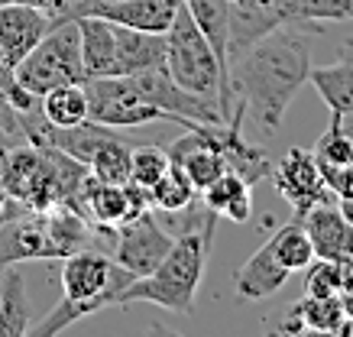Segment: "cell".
<instances>
[{
  "label": "cell",
  "instance_id": "cell-1",
  "mask_svg": "<svg viewBox=\"0 0 353 337\" xmlns=\"http://www.w3.org/2000/svg\"><path fill=\"white\" fill-rule=\"evenodd\" d=\"M308 75L311 43L305 26H279L230 59L234 94L243 98L246 110L266 133L282 130L289 104L308 85Z\"/></svg>",
  "mask_w": 353,
  "mask_h": 337
},
{
  "label": "cell",
  "instance_id": "cell-2",
  "mask_svg": "<svg viewBox=\"0 0 353 337\" xmlns=\"http://www.w3.org/2000/svg\"><path fill=\"white\" fill-rule=\"evenodd\" d=\"M214 224H217V214L208 211V218L201 224L182 230V237H175L172 250L165 253V260L150 276L133 279L120 292L114 308H123L130 302H152L159 308L175 312V315H192L194 295L201 289L204 269H208V260H211Z\"/></svg>",
  "mask_w": 353,
  "mask_h": 337
},
{
  "label": "cell",
  "instance_id": "cell-3",
  "mask_svg": "<svg viewBox=\"0 0 353 337\" xmlns=\"http://www.w3.org/2000/svg\"><path fill=\"white\" fill-rule=\"evenodd\" d=\"M165 72L185 91L214 101L224 120L234 117V88L224 78L214 49L204 39V33L198 30V23L192 20L185 3H179L175 20L165 33Z\"/></svg>",
  "mask_w": 353,
  "mask_h": 337
},
{
  "label": "cell",
  "instance_id": "cell-4",
  "mask_svg": "<svg viewBox=\"0 0 353 337\" xmlns=\"http://www.w3.org/2000/svg\"><path fill=\"white\" fill-rule=\"evenodd\" d=\"M17 85L30 94L43 98L46 91L59 85H85V62H81V43H78V23L62 20L43 36V43L26 52L13 65Z\"/></svg>",
  "mask_w": 353,
  "mask_h": 337
},
{
  "label": "cell",
  "instance_id": "cell-5",
  "mask_svg": "<svg viewBox=\"0 0 353 337\" xmlns=\"http://www.w3.org/2000/svg\"><path fill=\"white\" fill-rule=\"evenodd\" d=\"M137 276H130L123 266L114 263V256L104 250H81L65 256L62 263V298L85 305L91 315L114 308L120 292L133 283Z\"/></svg>",
  "mask_w": 353,
  "mask_h": 337
},
{
  "label": "cell",
  "instance_id": "cell-6",
  "mask_svg": "<svg viewBox=\"0 0 353 337\" xmlns=\"http://www.w3.org/2000/svg\"><path fill=\"white\" fill-rule=\"evenodd\" d=\"M88 120L114 127V130H133L146 123H175L165 110H159L152 101L139 94V88L127 75H104L88 78Z\"/></svg>",
  "mask_w": 353,
  "mask_h": 337
},
{
  "label": "cell",
  "instance_id": "cell-7",
  "mask_svg": "<svg viewBox=\"0 0 353 337\" xmlns=\"http://www.w3.org/2000/svg\"><path fill=\"white\" fill-rule=\"evenodd\" d=\"M127 78L139 88L143 98L152 101V104L159 110H165L169 117H175V123H179L182 130H192L194 123H227V120L221 117V108H217L214 101L185 91V88L165 72V65L143 68V72H133V75H127Z\"/></svg>",
  "mask_w": 353,
  "mask_h": 337
},
{
  "label": "cell",
  "instance_id": "cell-8",
  "mask_svg": "<svg viewBox=\"0 0 353 337\" xmlns=\"http://www.w3.org/2000/svg\"><path fill=\"white\" fill-rule=\"evenodd\" d=\"M172 243H175V237L156 221V211H143V214H137L133 221L117 227L110 256H114L117 266H123L130 276L139 279V276H150L165 260Z\"/></svg>",
  "mask_w": 353,
  "mask_h": 337
},
{
  "label": "cell",
  "instance_id": "cell-9",
  "mask_svg": "<svg viewBox=\"0 0 353 337\" xmlns=\"http://www.w3.org/2000/svg\"><path fill=\"white\" fill-rule=\"evenodd\" d=\"M32 260H49L46 256V211H32L7 195L0 205V269Z\"/></svg>",
  "mask_w": 353,
  "mask_h": 337
},
{
  "label": "cell",
  "instance_id": "cell-10",
  "mask_svg": "<svg viewBox=\"0 0 353 337\" xmlns=\"http://www.w3.org/2000/svg\"><path fill=\"white\" fill-rule=\"evenodd\" d=\"M269 178L276 182L279 195L295 207V214H305L308 207L321 205V201H337V198L327 192V185H324L314 152L299 150V146L289 150L272 165V175H269Z\"/></svg>",
  "mask_w": 353,
  "mask_h": 337
},
{
  "label": "cell",
  "instance_id": "cell-11",
  "mask_svg": "<svg viewBox=\"0 0 353 337\" xmlns=\"http://www.w3.org/2000/svg\"><path fill=\"white\" fill-rule=\"evenodd\" d=\"M169 159L182 165V172L192 178V185L201 195L214 178L227 172V159L211 140V123H194L192 130H185L179 140L169 146Z\"/></svg>",
  "mask_w": 353,
  "mask_h": 337
},
{
  "label": "cell",
  "instance_id": "cell-12",
  "mask_svg": "<svg viewBox=\"0 0 353 337\" xmlns=\"http://www.w3.org/2000/svg\"><path fill=\"white\" fill-rule=\"evenodd\" d=\"M55 26V20L30 3H0V55L7 65H17L23 55L43 43V36Z\"/></svg>",
  "mask_w": 353,
  "mask_h": 337
},
{
  "label": "cell",
  "instance_id": "cell-13",
  "mask_svg": "<svg viewBox=\"0 0 353 337\" xmlns=\"http://www.w3.org/2000/svg\"><path fill=\"white\" fill-rule=\"evenodd\" d=\"M285 334H331V337H350L353 321L343 315L341 295H301L299 302L292 305L289 318L282 321Z\"/></svg>",
  "mask_w": 353,
  "mask_h": 337
},
{
  "label": "cell",
  "instance_id": "cell-14",
  "mask_svg": "<svg viewBox=\"0 0 353 337\" xmlns=\"http://www.w3.org/2000/svg\"><path fill=\"white\" fill-rule=\"evenodd\" d=\"M301 221V227L308 234L314 256L321 260H337L353 253V227L347 224V218L341 214L337 201H321V205L308 207L305 214H295Z\"/></svg>",
  "mask_w": 353,
  "mask_h": 337
},
{
  "label": "cell",
  "instance_id": "cell-15",
  "mask_svg": "<svg viewBox=\"0 0 353 337\" xmlns=\"http://www.w3.org/2000/svg\"><path fill=\"white\" fill-rule=\"evenodd\" d=\"M308 81L327 104L331 120H341L343 127L353 133V43H347V52H343L341 62L311 65Z\"/></svg>",
  "mask_w": 353,
  "mask_h": 337
},
{
  "label": "cell",
  "instance_id": "cell-16",
  "mask_svg": "<svg viewBox=\"0 0 353 337\" xmlns=\"http://www.w3.org/2000/svg\"><path fill=\"white\" fill-rule=\"evenodd\" d=\"M97 247V224L78 214L72 207L55 205L46 211V256L65 260L72 253L94 250Z\"/></svg>",
  "mask_w": 353,
  "mask_h": 337
},
{
  "label": "cell",
  "instance_id": "cell-17",
  "mask_svg": "<svg viewBox=\"0 0 353 337\" xmlns=\"http://www.w3.org/2000/svg\"><path fill=\"white\" fill-rule=\"evenodd\" d=\"M292 272L276 260V253L269 247V240L259 247L250 260L240 266L234 279V292L246 302H263V298H272L276 292H282V285L289 283Z\"/></svg>",
  "mask_w": 353,
  "mask_h": 337
},
{
  "label": "cell",
  "instance_id": "cell-18",
  "mask_svg": "<svg viewBox=\"0 0 353 337\" xmlns=\"http://www.w3.org/2000/svg\"><path fill=\"white\" fill-rule=\"evenodd\" d=\"M114 75H133L143 68L165 65V33H143L114 23Z\"/></svg>",
  "mask_w": 353,
  "mask_h": 337
},
{
  "label": "cell",
  "instance_id": "cell-19",
  "mask_svg": "<svg viewBox=\"0 0 353 337\" xmlns=\"http://www.w3.org/2000/svg\"><path fill=\"white\" fill-rule=\"evenodd\" d=\"M179 3L182 0H110L94 17H104L130 30H143V33H169Z\"/></svg>",
  "mask_w": 353,
  "mask_h": 337
},
{
  "label": "cell",
  "instance_id": "cell-20",
  "mask_svg": "<svg viewBox=\"0 0 353 337\" xmlns=\"http://www.w3.org/2000/svg\"><path fill=\"white\" fill-rule=\"evenodd\" d=\"M32 327L30 292L20 263L0 269V337H26Z\"/></svg>",
  "mask_w": 353,
  "mask_h": 337
},
{
  "label": "cell",
  "instance_id": "cell-21",
  "mask_svg": "<svg viewBox=\"0 0 353 337\" xmlns=\"http://www.w3.org/2000/svg\"><path fill=\"white\" fill-rule=\"evenodd\" d=\"M78 23V43H81V62L88 78L114 75V23L104 17H75Z\"/></svg>",
  "mask_w": 353,
  "mask_h": 337
},
{
  "label": "cell",
  "instance_id": "cell-22",
  "mask_svg": "<svg viewBox=\"0 0 353 337\" xmlns=\"http://www.w3.org/2000/svg\"><path fill=\"white\" fill-rule=\"evenodd\" d=\"M201 198L211 214L234 221V224H243L253 214V185L246 182L243 175H236L234 169H227L221 178H214L201 192Z\"/></svg>",
  "mask_w": 353,
  "mask_h": 337
},
{
  "label": "cell",
  "instance_id": "cell-23",
  "mask_svg": "<svg viewBox=\"0 0 353 337\" xmlns=\"http://www.w3.org/2000/svg\"><path fill=\"white\" fill-rule=\"evenodd\" d=\"M88 218L97 227L117 230L120 224L137 218V207L130 201L127 185H108V182H94L91 195H88Z\"/></svg>",
  "mask_w": 353,
  "mask_h": 337
},
{
  "label": "cell",
  "instance_id": "cell-24",
  "mask_svg": "<svg viewBox=\"0 0 353 337\" xmlns=\"http://www.w3.org/2000/svg\"><path fill=\"white\" fill-rule=\"evenodd\" d=\"M39 108L52 127H78L88 120V91L85 85H59L39 98Z\"/></svg>",
  "mask_w": 353,
  "mask_h": 337
},
{
  "label": "cell",
  "instance_id": "cell-25",
  "mask_svg": "<svg viewBox=\"0 0 353 337\" xmlns=\"http://www.w3.org/2000/svg\"><path fill=\"white\" fill-rule=\"evenodd\" d=\"M198 198V188L192 185V178L182 172V165L172 163L165 169L159 182L150 188V205L152 211H165V214H179V211H188Z\"/></svg>",
  "mask_w": 353,
  "mask_h": 337
},
{
  "label": "cell",
  "instance_id": "cell-26",
  "mask_svg": "<svg viewBox=\"0 0 353 337\" xmlns=\"http://www.w3.org/2000/svg\"><path fill=\"white\" fill-rule=\"evenodd\" d=\"M269 247L276 253V260L285 266L289 272H299L305 269L311 260H314V247H311L308 234L301 227V221H289L285 227H279L272 237H269Z\"/></svg>",
  "mask_w": 353,
  "mask_h": 337
},
{
  "label": "cell",
  "instance_id": "cell-27",
  "mask_svg": "<svg viewBox=\"0 0 353 337\" xmlns=\"http://www.w3.org/2000/svg\"><path fill=\"white\" fill-rule=\"evenodd\" d=\"M130 156H133V150H130L127 143H123V136H110L108 143H101V150L91 156V163H88V169H91V175H94L97 182H108V185H127L130 182Z\"/></svg>",
  "mask_w": 353,
  "mask_h": 337
},
{
  "label": "cell",
  "instance_id": "cell-28",
  "mask_svg": "<svg viewBox=\"0 0 353 337\" xmlns=\"http://www.w3.org/2000/svg\"><path fill=\"white\" fill-rule=\"evenodd\" d=\"M353 20V0H292V26H305L311 33H321L318 23Z\"/></svg>",
  "mask_w": 353,
  "mask_h": 337
},
{
  "label": "cell",
  "instance_id": "cell-29",
  "mask_svg": "<svg viewBox=\"0 0 353 337\" xmlns=\"http://www.w3.org/2000/svg\"><path fill=\"white\" fill-rule=\"evenodd\" d=\"M314 159L318 163H331V165H350L353 163V133L343 127L341 120H331L327 130L318 136L314 143Z\"/></svg>",
  "mask_w": 353,
  "mask_h": 337
},
{
  "label": "cell",
  "instance_id": "cell-30",
  "mask_svg": "<svg viewBox=\"0 0 353 337\" xmlns=\"http://www.w3.org/2000/svg\"><path fill=\"white\" fill-rule=\"evenodd\" d=\"M169 165H172L169 150H162V146H133V156H130V178L143 188H152L162 175H165Z\"/></svg>",
  "mask_w": 353,
  "mask_h": 337
},
{
  "label": "cell",
  "instance_id": "cell-31",
  "mask_svg": "<svg viewBox=\"0 0 353 337\" xmlns=\"http://www.w3.org/2000/svg\"><path fill=\"white\" fill-rule=\"evenodd\" d=\"M341 285H337V272H334V260H314L305 266V295H314V298H324V295H337Z\"/></svg>",
  "mask_w": 353,
  "mask_h": 337
},
{
  "label": "cell",
  "instance_id": "cell-32",
  "mask_svg": "<svg viewBox=\"0 0 353 337\" xmlns=\"http://www.w3.org/2000/svg\"><path fill=\"white\" fill-rule=\"evenodd\" d=\"M321 169V178L327 192H331L337 201L341 198H353V163L350 165H331V163H318Z\"/></svg>",
  "mask_w": 353,
  "mask_h": 337
},
{
  "label": "cell",
  "instance_id": "cell-33",
  "mask_svg": "<svg viewBox=\"0 0 353 337\" xmlns=\"http://www.w3.org/2000/svg\"><path fill=\"white\" fill-rule=\"evenodd\" d=\"M0 130L10 133V136H17V140H23V123H20V110H17V104L10 101V94L0 88Z\"/></svg>",
  "mask_w": 353,
  "mask_h": 337
},
{
  "label": "cell",
  "instance_id": "cell-34",
  "mask_svg": "<svg viewBox=\"0 0 353 337\" xmlns=\"http://www.w3.org/2000/svg\"><path fill=\"white\" fill-rule=\"evenodd\" d=\"M0 3H30V7H39V10H46L55 23L65 20V7H68V0H0Z\"/></svg>",
  "mask_w": 353,
  "mask_h": 337
},
{
  "label": "cell",
  "instance_id": "cell-35",
  "mask_svg": "<svg viewBox=\"0 0 353 337\" xmlns=\"http://www.w3.org/2000/svg\"><path fill=\"white\" fill-rule=\"evenodd\" d=\"M334 272H337V285L343 289H350L353 285V253H347V256H337L334 260Z\"/></svg>",
  "mask_w": 353,
  "mask_h": 337
},
{
  "label": "cell",
  "instance_id": "cell-36",
  "mask_svg": "<svg viewBox=\"0 0 353 337\" xmlns=\"http://www.w3.org/2000/svg\"><path fill=\"white\" fill-rule=\"evenodd\" d=\"M0 88H3L7 94H13V91L20 88V85H17V78H13V68L3 62V55H0Z\"/></svg>",
  "mask_w": 353,
  "mask_h": 337
},
{
  "label": "cell",
  "instance_id": "cell-37",
  "mask_svg": "<svg viewBox=\"0 0 353 337\" xmlns=\"http://www.w3.org/2000/svg\"><path fill=\"white\" fill-rule=\"evenodd\" d=\"M13 143H20V140H17V136H10V133L0 130V178H3V165H7V156H10ZM0 188H3V185H0Z\"/></svg>",
  "mask_w": 353,
  "mask_h": 337
},
{
  "label": "cell",
  "instance_id": "cell-38",
  "mask_svg": "<svg viewBox=\"0 0 353 337\" xmlns=\"http://www.w3.org/2000/svg\"><path fill=\"white\" fill-rule=\"evenodd\" d=\"M337 295H341V308H343V315H347V318L353 321V285H350V289H343V292H337Z\"/></svg>",
  "mask_w": 353,
  "mask_h": 337
},
{
  "label": "cell",
  "instance_id": "cell-39",
  "mask_svg": "<svg viewBox=\"0 0 353 337\" xmlns=\"http://www.w3.org/2000/svg\"><path fill=\"white\" fill-rule=\"evenodd\" d=\"M337 207H341V214L347 218V224L353 227V198H341V201H337Z\"/></svg>",
  "mask_w": 353,
  "mask_h": 337
},
{
  "label": "cell",
  "instance_id": "cell-40",
  "mask_svg": "<svg viewBox=\"0 0 353 337\" xmlns=\"http://www.w3.org/2000/svg\"><path fill=\"white\" fill-rule=\"evenodd\" d=\"M3 198H7V192H3V188H0V205H3Z\"/></svg>",
  "mask_w": 353,
  "mask_h": 337
},
{
  "label": "cell",
  "instance_id": "cell-41",
  "mask_svg": "<svg viewBox=\"0 0 353 337\" xmlns=\"http://www.w3.org/2000/svg\"><path fill=\"white\" fill-rule=\"evenodd\" d=\"M230 3H234V0H230Z\"/></svg>",
  "mask_w": 353,
  "mask_h": 337
}]
</instances>
